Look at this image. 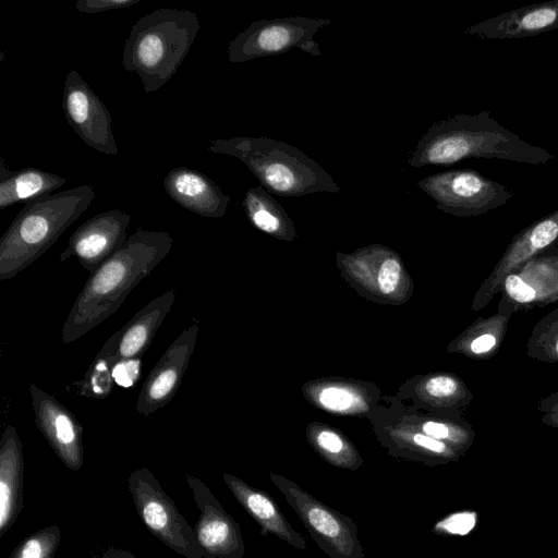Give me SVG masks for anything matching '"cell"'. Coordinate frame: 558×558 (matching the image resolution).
Wrapping results in <instances>:
<instances>
[{
  "mask_svg": "<svg viewBox=\"0 0 558 558\" xmlns=\"http://www.w3.org/2000/svg\"><path fill=\"white\" fill-rule=\"evenodd\" d=\"M222 478L234 498L259 525L262 536L272 534L295 549H307L304 537L292 527L271 495L235 475L223 473Z\"/></svg>",
  "mask_w": 558,
  "mask_h": 558,
  "instance_id": "obj_18",
  "label": "cell"
},
{
  "mask_svg": "<svg viewBox=\"0 0 558 558\" xmlns=\"http://www.w3.org/2000/svg\"><path fill=\"white\" fill-rule=\"evenodd\" d=\"M242 206L258 230L283 240L294 238L295 230L289 215L262 185L247 190Z\"/></svg>",
  "mask_w": 558,
  "mask_h": 558,
  "instance_id": "obj_22",
  "label": "cell"
},
{
  "mask_svg": "<svg viewBox=\"0 0 558 558\" xmlns=\"http://www.w3.org/2000/svg\"><path fill=\"white\" fill-rule=\"evenodd\" d=\"M173 244L166 231L135 230L94 269L63 324L61 340L74 342L114 314L131 291L160 264Z\"/></svg>",
  "mask_w": 558,
  "mask_h": 558,
  "instance_id": "obj_1",
  "label": "cell"
},
{
  "mask_svg": "<svg viewBox=\"0 0 558 558\" xmlns=\"http://www.w3.org/2000/svg\"><path fill=\"white\" fill-rule=\"evenodd\" d=\"M197 333L196 323L185 328L153 367L136 401L140 414L147 417L173 399L193 354Z\"/></svg>",
  "mask_w": 558,
  "mask_h": 558,
  "instance_id": "obj_15",
  "label": "cell"
},
{
  "mask_svg": "<svg viewBox=\"0 0 558 558\" xmlns=\"http://www.w3.org/2000/svg\"><path fill=\"white\" fill-rule=\"evenodd\" d=\"M537 292V305L558 300V258L553 247L514 270Z\"/></svg>",
  "mask_w": 558,
  "mask_h": 558,
  "instance_id": "obj_25",
  "label": "cell"
},
{
  "mask_svg": "<svg viewBox=\"0 0 558 558\" xmlns=\"http://www.w3.org/2000/svg\"><path fill=\"white\" fill-rule=\"evenodd\" d=\"M114 365L106 357L96 356L84 377L74 381L76 393L82 397L105 399L112 391Z\"/></svg>",
  "mask_w": 558,
  "mask_h": 558,
  "instance_id": "obj_28",
  "label": "cell"
},
{
  "mask_svg": "<svg viewBox=\"0 0 558 558\" xmlns=\"http://www.w3.org/2000/svg\"><path fill=\"white\" fill-rule=\"evenodd\" d=\"M513 313L510 307L498 304L496 314L477 319L461 336L459 345L462 353L476 359L494 355L506 337L508 322Z\"/></svg>",
  "mask_w": 558,
  "mask_h": 558,
  "instance_id": "obj_23",
  "label": "cell"
},
{
  "mask_svg": "<svg viewBox=\"0 0 558 558\" xmlns=\"http://www.w3.org/2000/svg\"><path fill=\"white\" fill-rule=\"evenodd\" d=\"M131 216L120 209L100 213L83 222L71 234L60 262L75 257L89 272L116 253L128 240Z\"/></svg>",
  "mask_w": 558,
  "mask_h": 558,
  "instance_id": "obj_13",
  "label": "cell"
},
{
  "mask_svg": "<svg viewBox=\"0 0 558 558\" xmlns=\"http://www.w3.org/2000/svg\"><path fill=\"white\" fill-rule=\"evenodd\" d=\"M319 404L330 412L347 413L361 404V399L353 390L341 386L324 387L317 396Z\"/></svg>",
  "mask_w": 558,
  "mask_h": 558,
  "instance_id": "obj_32",
  "label": "cell"
},
{
  "mask_svg": "<svg viewBox=\"0 0 558 558\" xmlns=\"http://www.w3.org/2000/svg\"><path fill=\"white\" fill-rule=\"evenodd\" d=\"M24 458L14 426L8 425L0 438V537L19 518L23 508Z\"/></svg>",
  "mask_w": 558,
  "mask_h": 558,
  "instance_id": "obj_20",
  "label": "cell"
},
{
  "mask_svg": "<svg viewBox=\"0 0 558 558\" xmlns=\"http://www.w3.org/2000/svg\"><path fill=\"white\" fill-rule=\"evenodd\" d=\"M416 186L437 208L457 217H475L505 205L514 192L476 170L452 169L428 175Z\"/></svg>",
  "mask_w": 558,
  "mask_h": 558,
  "instance_id": "obj_9",
  "label": "cell"
},
{
  "mask_svg": "<svg viewBox=\"0 0 558 558\" xmlns=\"http://www.w3.org/2000/svg\"><path fill=\"white\" fill-rule=\"evenodd\" d=\"M163 187L181 207L206 218L222 217L230 203V197L211 179L183 166L166 174Z\"/></svg>",
  "mask_w": 558,
  "mask_h": 558,
  "instance_id": "obj_19",
  "label": "cell"
},
{
  "mask_svg": "<svg viewBox=\"0 0 558 558\" xmlns=\"http://www.w3.org/2000/svg\"><path fill=\"white\" fill-rule=\"evenodd\" d=\"M96 558H136L131 551L123 548L111 547Z\"/></svg>",
  "mask_w": 558,
  "mask_h": 558,
  "instance_id": "obj_38",
  "label": "cell"
},
{
  "mask_svg": "<svg viewBox=\"0 0 558 558\" xmlns=\"http://www.w3.org/2000/svg\"><path fill=\"white\" fill-rule=\"evenodd\" d=\"M199 27L191 10H154L132 26L123 47V69L140 76L146 93L159 89L175 74Z\"/></svg>",
  "mask_w": 558,
  "mask_h": 558,
  "instance_id": "obj_4",
  "label": "cell"
},
{
  "mask_svg": "<svg viewBox=\"0 0 558 558\" xmlns=\"http://www.w3.org/2000/svg\"><path fill=\"white\" fill-rule=\"evenodd\" d=\"M391 451L426 464H444L457 461L463 453L441 440L421 432L400 433L391 439Z\"/></svg>",
  "mask_w": 558,
  "mask_h": 558,
  "instance_id": "obj_24",
  "label": "cell"
},
{
  "mask_svg": "<svg viewBox=\"0 0 558 558\" xmlns=\"http://www.w3.org/2000/svg\"><path fill=\"white\" fill-rule=\"evenodd\" d=\"M541 420L545 425L558 429V413L543 414Z\"/></svg>",
  "mask_w": 558,
  "mask_h": 558,
  "instance_id": "obj_39",
  "label": "cell"
},
{
  "mask_svg": "<svg viewBox=\"0 0 558 558\" xmlns=\"http://www.w3.org/2000/svg\"><path fill=\"white\" fill-rule=\"evenodd\" d=\"M308 439L317 452L333 466L355 471L363 464L356 449L331 428L313 429Z\"/></svg>",
  "mask_w": 558,
  "mask_h": 558,
  "instance_id": "obj_26",
  "label": "cell"
},
{
  "mask_svg": "<svg viewBox=\"0 0 558 558\" xmlns=\"http://www.w3.org/2000/svg\"><path fill=\"white\" fill-rule=\"evenodd\" d=\"M35 423L61 462L78 471L84 462L83 427L74 414L53 396L29 386Z\"/></svg>",
  "mask_w": 558,
  "mask_h": 558,
  "instance_id": "obj_14",
  "label": "cell"
},
{
  "mask_svg": "<svg viewBox=\"0 0 558 558\" xmlns=\"http://www.w3.org/2000/svg\"><path fill=\"white\" fill-rule=\"evenodd\" d=\"M424 390L430 398L450 404L466 405L473 398L460 378L447 374L428 378L424 384Z\"/></svg>",
  "mask_w": 558,
  "mask_h": 558,
  "instance_id": "obj_30",
  "label": "cell"
},
{
  "mask_svg": "<svg viewBox=\"0 0 558 558\" xmlns=\"http://www.w3.org/2000/svg\"><path fill=\"white\" fill-rule=\"evenodd\" d=\"M141 0H77L75 8L81 13L95 14L114 9L130 8Z\"/></svg>",
  "mask_w": 558,
  "mask_h": 558,
  "instance_id": "obj_35",
  "label": "cell"
},
{
  "mask_svg": "<svg viewBox=\"0 0 558 558\" xmlns=\"http://www.w3.org/2000/svg\"><path fill=\"white\" fill-rule=\"evenodd\" d=\"M377 270L376 282L378 290L384 294L393 293L402 276V266L398 256L384 247Z\"/></svg>",
  "mask_w": 558,
  "mask_h": 558,
  "instance_id": "obj_33",
  "label": "cell"
},
{
  "mask_svg": "<svg viewBox=\"0 0 558 558\" xmlns=\"http://www.w3.org/2000/svg\"><path fill=\"white\" fill-rule=\"evenodd\" d=\"M60 543V527L50 525L25 537L9 558H54Z\"/></svg>",
  "mask_w": 558,
  "mask_h": 558,
  "instance_id": "obj_29",
  "label": "cell"
},
{
  "mask_svg": "<svg viewBox=\"0 0 558 558\" xmlns=\"http://www.w3.org/2000/svg\"><path fill=\"white\" fill-rule=\"evenodd\" d=\"M331 23L329 17L288 16L251 23L228 46V60L241 63L281 54L298 48L313 57L322 54L314 35Z\"/></svg>",
  "mask_w": 558,
  "mask_h": 558,
  "instance_id": "obj_7",
  "label": "cell"
},
{
  "mask_svg": "<svg viewBox=\"0 0 558 558\" xmlns=\"http://www.w3.org/2000/svg\"><path fill=\"white\" fill-rule=\"evenodd\" d=\"M526 354L541 362H558V308L536 323L527 340Z\"/></svg>",
  "mask_w": 558,
  "mask_h": 558,
  "instance_id": "obj_27",
  "label": "cell"
},
{
  "mask_svg": "<svg viewBox=\"0 0 558 558\" xmlns=\"http://www.w3.org/2000/svg\"><path fill=\"white\" fill-rule=\"evenodd\" d=\"M476 518V513L471 511L454 513L438 522L435 530L437 533L466 534L474 527Z\"/></svg>",
  "mask_w": 558,
  "mask_h": 558,
  "instance_id": "obj_34",
  "label": "cell"
},
{
  "mask_svg": "<svg viewBox=\"0 0 558 558\" xmlns=\"http://www.w3.org/2000/svg\"><path fill=\"white\" fill-rule=\"evenodd\" d=\"M558 246V208L533 221L517 233L492 274L480 287L472 303L473 311L483 310L500 291L505 277L544 251Z\"/></svg>",
  "mask_w": 558,
  "mask_h": 558,
  "instance_id": "obj_12",
  "label": "cell"
},
{
  "mask_svg": "<svg viewBox=\"0 0 558 558\" xmlns=\"http://www.w3.org/2000/svg\"><path fill=\"white\" fill-rule=\"evenodd\" d=\"M128 488L141 520L155 537L185 558H203L194 527L148 469L132 472Z\"/></svg>",
  "mask_w": 558,
  "mask_h": 558,
  "instance_id": "obj_8",
  "label": "cell"
},
{
  "mask_svg": "<svg viewBox=\"0 0 558 558\" xmlns=\"http://www.w3.org/2000/svg\"><path fill=\"white\" fill-rule=\"evenodd\" d=\"M62 111L86 146L110 156L119 154L107 106L75 70L64 81Z\"/></svg>",
  "mask_w": 558,
  "mask_h": 558,
  "instance_id": "obj_10",
  "label": "cell"
},
{
  "mask_svg": "<svg viewBox=\"0 0 558 558\" xmlns=\"http://www.w3.org/2000/svg\"><path fill=\"white\" fill-rule=\"evenodd\" d=\"M95 196L94 186L83 184L24 204L0 240V280L15 277L37 260Z\"/></svg>",
  "mask_w": 558,
  "mask_h": 558,
  "instance_id": "obj_3",
  "label": "cell"
},
{
  "mask_svg": "<svg viewBox=\"0 0 558 558\" xmlns=\"http://www.w3.org/2000/svg\"><path fill=\"white\" fill-rule=\"evenodd\" d=\"M466 158H495L541 165L556 157L498 123L492 113H458L434 123L418 140L409 158L413 168L449 166Z\"/></svg>",
  "mask_w": 558,
  "mask_h": 558,
  "instance_id": "obj_2",
  "label": "cell"
},
{
  "mask_svg": "<svg viewBox=\"0 0 558 558\" xmlns=\"http://www.w3.org/2000/svg\"><path fill=\"white\" fill-rule=\"evenodd\" d=\"M537 410L543 413H558V391L546 396L537 403Z\"/></svg>",
  "mask_w": 558,
  "mask_h": 558,
  "instance_id": "obj_37",
  "label": "cell"
},
{
  "mask_svg": "<svg viewBox=\"0 0 558 558\" xmlns=\"http://www.w3.org/2000/svg\"><path fill=\"white\" fill-rule=\"evenodd\" d=\"M175 301V290L169 289L149 301L96 354L114 366L124 360L142 359Z\"/></svg>",
  "mask_w": 558,
  "mask_h": 558,
  "instance_id": "obj_16",
  "label": "cell"
},
{
  "mask_svg": "<svg viewBox=\"0 0 558 558\" xmlns=\"http://www.w3.org/2000/svg\"><path fill=\"white\" fill-rule=\"evenodd\" d=\"M558 28V0L512 9L464 29L486 39H513L537 36Z\"/></svg>",
  "mask_w": 558,
  "mask_h": 558,
  "instance_id": "obj_17",
  "label": "cell"
},
{
  "mask_svg": "<svg viewBox=\"0 0 558 558\" xmlns=\"http://www.w3.org/2000/svg\"><path fill=\"white\" fill-rule=\"evenodd\" d=\"M186 483L199 510L194 532L203 558H243L245 546L238 522L203 481L186 475Z\"/></svg>",
  "mask_w": 558,
  "mask_h": 558,
  "instance_id": "obj_11",
  "label": "cell"
},
{
  "mask_svg": "<svg viewBox=\"0 0 558 558\" xmlns=\"http://www.w3.org/2000/svg\"><path fill=\"white\" fill-rule=\"evenodd\" d=\"M208 150L240 159L269 193L303 196L339 193L329 173L299 148L268 137L234 136L213 140Z\"/></svg>",
  "mask_w": 558,
  "mask_h": 558,
  "instance_id": "obj_5",
  "label": "cell"
},
{
  "mask_svg": "<svg viewBox=\"0 0 558 558\" xmlns=\"http://www.w3.org/2000/svg\"><path fill=\"white\" fill-rule=\"evenodd\" d=\"M553 251H554L555 255H556V256H557V258H558V246H557V247H553Z\"/></svg>",
  "mask_w": 558,
  "mask_h": 558,
  "instance_id": "obj_40",
  "label": "cell"
},
{
  "mask_svg": "<svg viewBox=\"0 0 558 558\" xmlns=\"http://www.w3.org/2000/svg\"><path fill=\"white\" fill-rule=\"evenodd\" d=\"M499 292L502 295L499 304L510 307L513 312L537 305V292L515 271L505 277Z\"/></svg>",
  "mask_w": 558,
  "mask_h": 558,
  "instance_id": "obj_31",
  "label": "cell"
},
{
  "mask_svg": "<svg viewBox=\"0 0 558 558\" xmlns=\"http://www.w3.org/2000/svg\"><path fill=\"white\" fill-rule=\"evenodd\" d=\"M270 482L284 496L308 534L329 558H364L355 521L322 502L293 481L269 473Z\"/></svg>",
  "mask_w": 558,
  "mask_h": 558,
  "instance_id": "obj_6",
  "label": "cell"
},
{
  "mask_svg": "<svg viewBox=\"0 0 558 558\" xmlns=\"http://www.w3.org/2000/svg\"><path fill=\"white\" fill-rule=\"evenodd\" d=\"M65 183V178L38 168L9 170L4 159L0 161V209L16 203L27 204L36 198L52 194Z\"/></svg>",
  "mask_w": 558,
  "mask_h": 558,
  "instance_id": "obj_21",
  "label": "cell"
},
{
  "mask_svg": "<svg viewBox=\"0 0 558 558\" xmlns=\"http://www.w3.org/2000/svg\"><path fill=\"white\" fill-rule=\"evenodd\" d=\"M141 359L120 361L113 368V378L122 386H132L141 375Z\"/></svg>",
  "mask_w": 558,
  "mask_h": 558,
  "instance_id": "obj_36",
  "label": "cell"
}]
</instances>
